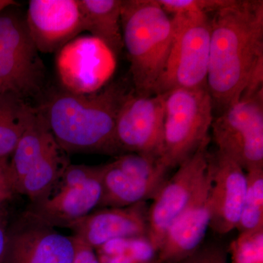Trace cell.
Instances as JSON below:
<instances>
[{
    "label": "cell",
    "mask_w": 263,
    "mask_h": 263,
    "mask_svg": "<svg viewBox=\"0 0 263 263\" xmlns=\"http://www.w3.org/2000/svg\"><path fill=\"white\" fill-rule=\"evenodd\" d=\"M210 19L207 89L221 114L263 70V1L231 0Z\"/></svg>",
    "instance_id": "cell-1"
},
{
    "label": "cell",
    "mask_w": 263,
    "mask_h": 263,
    "mask_svg": "<svg viewBox=\"0 0 263 263\" xmlns=\"http://www.w3.org/2000/svg\"><path fill=\"white\" fill-rule=\"evenodd\" d=\"M129 92L120 82L89 94L64 89L52 94L38 108L66 153L120 155L116 122Z\"/></svg>",
    "instance_id": "cell-2"
},
{
    "label": "cell",
    "mask_w": 263,
    "mask_h": 263,
    "mask_svg": "<svg viewBox=\"0 0 263 263\" xmlns=\"http://www.w3.org/2000/svg\"><path fill=\"white\" fill-rule=\"evenodd\" d=\"M121 26L135 92L153 95L174 42V18L157 0H122Z\"/></svg>",
    "instance_id": "cell-3"
},
{
    "label": "cell",
    "mask_w": 263,
    "mask_h": 263,
    "mask_svg": "<svg viewBox=\"0 0 263 263\" xmlns=\"http://www.w3.org/2000/svg\"><path fill=\"white\" fill-rule=\"evenodd\" d=\"M70 164L41 110L24 131L8 161V173L15 194L31 202L49 196Z\"/></svg>",
    "instance_id": "cell-4"
},
{
    "label": "cell",
    "mask_w": 263,
    "mask_h": 263,
    "mask_svg": "<svg viewBox=\"0 0 263 263\" xmlns=\"http://www.w3.org/2000/svg\"><path fill=\"white\" fill-rule=\"evenodd\" d=\"M164 96L160 159L171 170L179 167L205 142L211 141L214 107L207 88L176 89Z\"/></svg>",
    "instance_id": "cell-5"
},
{
    "label": "cell",
    "mask_w": 263,
    "mask_h": 263,
    "mask_svg": "<svg viewBox=\"0 0 263 263\" xmlns=\"http://www.w3.org/2000/svg\"><path fill=\"white\" fill-rule=\"evenodd\" d=\"M174 42L154 95L176 89L207 88L211 44V17L206 13L173 15Z\"/></svg>",
    "instance_id": "cell-6"
},
{
    "label": "cell",
    "mask_w": 263,
    "mask_h": 263,
    "mask_svg": "<svg viewBox=\"0 0 263 263\" xmlns=\"http://www.w3.org/2000/svg\"><path fill=\"white\" fill-rule=\"evenodd\" d=\"M15 6L0 13V94L13 92L27 100L42 91L44 65Z\"/></svg>",
    "instance_id": "cell-7"
},
{
    "label": "cell",
    "mask_w": 263,
    "mask_h": 263,
    "mask_svg": "<svg viewBox=\"0 0 263 263\" xmlns=\"http://www.w3.org/2000/svg\"><path fill=\"white\" fill-rule=\"evenodd\" d=\"M101 173L102 164H69L49 196L31 202L25 214L53 228H68L100 205Z\"/></svg>",
    "instance_id": "cell-8"
},
{
    "label": "cell",
    "mask_w": 263,
    "mask_h": 263,
    "mask_svg": "<svg viewBox=\"0 0 263 263\" xmlns=\"http://www.w3.org/2000/svg\"><path fill=\"white\" fill-rule=\"evenodd\" d=\"M211 129L217 150L245 172L263 167V90L230 105Z\"/></svg>",
    "instance_id": "cell-9"
},
{
    "label": "cell",
    "mask_w": 263,
    "mask_h": 263,
    "mask_svg": "<svg viewBox=\"0 0 263 263\" xmlns=\"http://www.w3.org/2000/svg\"><path fill=\"white\" fill-rule=\"evenodd\" d=\"M160 157L124 153L102 164L103 195L98 208H122L153 200L168 179Z\"/></svg>",
    "instance_id": "cell-10"
},
{
    "label": "cell",
    "mask_w": 263,
    "mask_h": 263,
    "mask_svg": "<svg viewBox=\"0 0 263 263\" xmlns=\"http://www.w3.org/2000/svg\"><path fill=\"white\" fill-rule=\"evenodd\" d=\"M210 141L205 142L180 164L148 206L147 239L157 253L169 227L188 205L201 183L206 172Z\"/></svg>",
    "instance_id": "cell-11"
},
{
    "label": "cell",
    "mask_w": 263,
    "mask_h": 263,
    "mask_svg": "<svg viewBox=\"0 0 263 263\" xmlns=\"http://www.w3.org/2000/svg\"><path fill=\"white\" fill-rule=\"evenodd\" d=\"M164 98V94L141 96L129 91L116 122V137L122 153L160 157Z\"/></svg>",
    "instance_id": "cell-12"
},
{
    "label": "cell",
    "mask_w": 263,
    "mask_h": 263,
    "mask_svg": "<svg viewBox=\"0 0 263 263\" xmlns=\"http://www.w3.org/2000/svg\"><path fill=\"white\" fill-rule=\"evenodd\" d=\"M73 235H65L25 213L8 230L3 263H72Z\"/></svg>",
    "instance_id": "cell-13"
},
{
    "label": "cell",
    "mask_w": 263,
    "mask_h": 263,
    "mask_svg": "<svg viewBox=\"0 0 263 263\" xmlns=\"http://www.w3.org/2000/svg\"><path fill=\"white\" fill-rule=\"evenodd\" d=\"M208 171L211 176L209 228L220 235L235 230L239 220L247 190L245 170L216 150L209 152Z\"/></svg>",
    "instance_id": "cell-14"
},
{
    "label": "cell",
    "mask_w": 263,
    "mask_h": 263,
    "mask_svg": "<svg viewBox=\"0 0 263 263\" xmlns=\"http://www.w3.org/2000/svg\"><path fill=\"white\" fill-rule=\"evenodd\" d=\"M211 176L208 168L200 186L169 227L158 251V263H179L196 252L210 226Z\"/></svg>",
    "instance_id": "cell-15"
},
{
    "label": "cell",
    "mask_w": 263,
    "mask_h": 263,
    "mask_svg": "<svg viewBox=\"0 0 263 263\" xmlns=\"http://www.w3.org/2000/svg\"><path fill=\"white\" fill-rule=\"evenodd\" d=\"M26 24L39 52L61 50L84 32L79 0H30Z\"/></svg>",
    "instance_id": "cell-16"
},
{
    "label": "cell",
    "mask_w": 263,
    "mask_h": 263,
    "mask_svg": "<svg viewBox=\"0 0 263 263\" xmlns=\"http://www.w3.org/2000/svg\"><path fill=\"white\" fill-rule=\"evenodd\" d=\"M146 202L122 208L94 211L68 227L72 235L95 250L105 243L124 238H147Z\"/></svg>",
    "instance_id": "cell-17"
},
{
    "label": "cell",
    "mask_w": 263,
    "mask_h": 263,
    "mask_svg": "<svg viewBox=\"0 0 263 263\" xmlns=\"http://www.w3.org/2000/svg\"><path fill=\"white\" fill-rule=\"evenodd\" d=\"M122 0H79L84 30L103 43L114 56L123 46L121 10Z\"/></svg>",
    "instance_id": "cell-18"
},
{
    "label": "cell",
    "mask_w": 263,
    "mask_h": 263,
    "mask_svg": "<svg viewBox=\"0 0 263 263\" xmlns=\"http://www.w3.org/2000/svg\"><path fill=\"white\" fill-rule=\"evenodd\" d=\"M37 111L15 93L0 94V160L10 157Z\"/></svg>",
    "instance_id": "cell-19"
},
{
    "label": "cell",
    "mask_w": 263,
    "mask_h": 263,
    "mask_svg": "<svg viewBox=\"0 0 263 263\" xmlns=\"http://www.w3.org/2000/svg\"><path fill=\"white\" fill-rule=\"evenodd\" d=\"M247 174V190L239 220L238 233L263 228V167L250 170Z\"/></svg>",
    "instance_id": "cell-20"
},
{
    "label": "cell",
    "mask_w": 263,
    "mask_h": 263,
    "mask_svg": "<svg viewBox=\"0 0 263 263\" xmlns=\"http://www.w3.org/2000/svg\"><path fill=\"white\" fill-rule=\"evenodd\" d=\"M230 252L233 263H263V228L239 233Z\"/></svg>",
    "instance_id": "cell-21"
},
{
    "label": "cell",
    "mask_w": 263,
    "mask_h": 263,
    "mask_svg": "<svg viewBox=\"0 0 263 263\" xmlns=\"http://www.w3.org/2000/svg\"><path fill=\"white\" fill-rule=\"evenodd\" d=\"M168 14L214 13L229 5L231 0H157Z\"/></svg>",
    "instance_id": "cell-22"
},
{
    "label": "cell",
    "mask_w": 263,
    "mask_h": 263,
    "mask_svg": "<svg viewBox=\"0 0 263 263\" xmlns=\"http://www.w3.org/2000/svg\"><path fill=\"white\" fill-rule=\"evenodd\" d=\"M15 194L8 173V160H0V211Z\"/></svg>",
    "instance_id": "cell-23"
},
{
    "label": "cell",
    "mask_w": 263,
    "mask_h": 263,
    "mask_svg": "<svg viewBox=\"0 0 263 263\" xmlns=\"http://www.w3.org/2000/svg\"><path fill=\"white\" fill-rule=\"evenodd\" d=\"M75 238L76 253L72 263H101L98 254L92 247L86 245L76 237Z\"/></svg>",
    "instance_id": "cell-24"
},
{
    "label": "cell",
    "mask_w": 263,
    "mask_h": 263,
    "mask_svg": "<svg viewBox=\"0 0 263 263\" xmlns=\"http://www.w3.org/2000/svg\"><path fill=\"white\" fill-rule=\"evenodd\" d=\"M190 258L191 263H226L224 252L217 248L207 249L198 254L195 252Z\"/></svg>",
    "instance_id": "cell-25"
},
{
    "label": "cell",
    "mask_w": 263,
    "mask_h": 263,
    "mask_svg": "<svg viewBox=\"0 0 263 263\" xmlns=\"http://www.w3.org/2000/svg\"><path fill=\"white\" fill-rule=\"evenodd\" d=\"M7 235H8V228H7L3 213L1 210L0 211V263L4 262Z\"/></svg>",
    "instance_id": "cell-26"
},
{
    "label": "cell",
    "mask_w": 263,
    "mask_h": 263,
    "mask_svg": "<svg viewBox=\"0 0 263 263\" xmlns=\"http://www.w3.org/2000/svg\"><path fill=\"white\" fill-rule=\"evenodd\" d=\"M18 5L16 2L13 0H0V13L4 11L7 8H9L12 6H15Z\"/></svg>",
    "instance_id": "cell-27"
}]
</instances>
